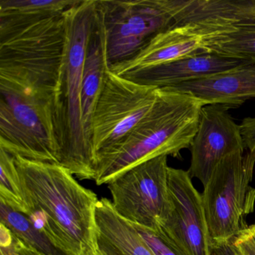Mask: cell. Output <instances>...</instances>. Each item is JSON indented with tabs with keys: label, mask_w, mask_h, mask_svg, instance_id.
<instances>
[{
	"label": "cell",
	"mask_w": 255,
	"mask_h": 255,
	"mask_svg": "<svg viewBox=\"0 0 255 255\" xmlns=\"http://www.w3.org/2000/svg\"><path fill=\"white\" fill-rule=\"evenodd\" d=\"M14 160L30 219L65 250L84 255L95 246L96 194L59 164Z\"/></svg>",
	"instance_id": "obj_1"
},
{
	"label": "cell",
	"mask_w": 255,
	"mask_h": 255,
	"mask_svg": "<svg viewBox=\"0 0 255 255\" xmlns=\"http://www.w3.org/2000/svg\"><path fill=\"white\" fill-rule=\"evenodd\" d=\"M59 91L26 71L0 67V147L13 156L59 164Z\"/></svg>",
	"instance_id": "obj_2"
},
{
	"label": "cell",
	"mask_w": 255,
	"mask_h": 255,
	"mask_svg": "<svg viewBox=\"0 0 255 255\" xmlns=\"http://www.w3.org/2000/svg\"><path fill=\"white\" fill-rule=\"evenodd\" d=\"M203 107L190 95L159 89L153 108L133 130L97 156L96 184H108L127 170L158 156L180 157L196 135Z\"/></svg>",
	"instance_id": "obj_3"
},
{
	"label": "cell",
	"mask_w": 255,
	"mask_h": 255,
	"mask_svg": "<svg viewBox=\"0 0 255 255\" xmlns=\"http://www.w3.org/2000/svg\"><path fill=\"white\" fill-rule=\"evenodd\" d=\"M97 0H80L64 13L66 44L56 114L59 165L80 180H95V159L86 138L82 113V86L86 49Z\"/></svg>",
	"instance_id": "obj_4"
},
{
	"label": "cell",
	"mask_w": 255,
	"mask_h": 255,
	"mask_svg": "<svg viewBox=\"0 0 255 255\" xmlns=\"http://www.w3.org/2000/svg\"><path fill=\"white\" fill-rule=\"evenodd\" d=\"M255 165L249 152L228 155L204 186L201 195L211 249L230 244L249 227L246 219L255 205V189L250 185Z\"/></svg>",
	"instance_id": "obj_5"
},
{
	"label": "cell",
	"mask_w": 255,
	"mask_h": 255,
	"mask_svg": "<svg viewBox=\"0 0 255 255\" xmlns=\"http://www.w3.org/2000/svg\"><path fill=\"white\" fill-rule=\"evenodd\" d=\"M159 89L135 83L109 70L92 119L95 159L123 141L148 114Z\"/></svg>",
	"instance_id": "obj_6"
},
{
	"label": "cell",
	"mask_w": 255,
	"mask_h": 255,
	"mask_svg": "<svg viewBox=\"0 0 255 255\" xmlns=\"http://www.w3.org/2000/svg\"><path fill=\"white\" fill-rule=\"evenodd\" d=\"M168 156L138 164L108 183L112 204L128 222L157 230L170 208Z\"/></svg>",
	"instance_id": "obj_7"
},
{
	"label": "cell",
	"mask_w": 255,
	"mask_h": 255,
	"mask_svg": "<svg viewBox=\"0 0 255 255\" xmlns=\"http://www.w3.org/2000/svg\"><path fill=\"white\" fill-rule=\"evenodd\" d=\"M98 3L110 67L129 60L157 34L175 24L163 0H98Z\"/></svg>",
	"instance_id": "obj_8"
},
{
	"label": "cell",
	"mask_w": 255,
	"mask_h": 255,
	"mask_svg": "<svg viewBox=\"0 0 255 255\" xmlns=\"http://www.w3.org/2000/svg\"><path fill=\"white\" fill-rule=\"evenodd\" d=\"M170 208L160 231L186 255H211L202 195L188 171L168 168Z\"/></svg>",
	"instance_id": "obj_9"
},
{
	"label": "cell",
	"mask_w": 255,
	"mask_h": 255,
	"mask_svg": "<svg viewBox=\"0 0 255 255\" xmlns=\"http://www.w3.org/2000/svg\"><path fill=\"white\" fill-rule=\"evenodd\" d=\"M222 105L201 109L196 135L191 144V165L188 172L205 186L216 165L225 156L244 153L246 146L240 125Z\"/></svg>",
	"instance_id": "obj_10"
},
{
	"label": "cell",
	"mask_w": 255,
	"mask_h": 255,
	"mask_svg": "<svg viewBox=\"0 0 255 255\" xmlns=\"http://www.w3.org/2000/svg\"><path fill=\"white\" fill-rule=\"evenodd\" d=\"M205 28L200 23H175L157 34L135 56L110 67L120 77L178 59L209 53Z\"/></svg>",
	"instance_id": "obj_11"
},
{
	"label": "cell",
	"mask_w": 255,
	"mask_h": 255,
	"mask_svg": "<svg viewBox=\"0 0 255 255\" xmlns=\"http://www.w3.org/2000/svg\"><path fill=\"white\" fill-rule=\"evenodd\" d=\"M162 89L190 95L204 106L238 108L246 101L255 99V64Z\"/></svg>",
	"instance_id": "obj_12"
},
{
	"label": "cell",
	"mask_w": 255,
	"mask_h": 255,
	"mask_svg": "<svg viewBox=\"0 0 255 255\" xmlns=\"http://www.w3.org/2000/svg\"><path fill=\"white\" fill-rule=\"evenodd\" d=\"M246 64L249 63L214 53H204L146 68L124 77L139 84L162 89L219 74Z\"/></svg>",
	"instance_id": "obj_13"
},
{
	"label": "cell",
	"mask_w": 255,
	"mask_h": 255,
	"mask_svg": "<svg viewBox=\"0 0 255 255\" xmlns=\"http://www.w3.org/2000/svg\"><path fill=\"white\" fill-rule=\"evenodd\" d=\"M110 68L105 25L97 0L96 14L88 42L83 66L81 95L83 128L91 147L92 119Z\"/></svg>",
	"instance_id": "obj_14"
},
{
	"label": "cell",
	"mask_w": 255,
	"mask_h": 255,
	"mask_svg": "<svg viewBox=\"0 0 255 255\" xmlns=\"http://www.w3.org/2000/svg\"><path fill=\"white\" fill-rule=\"evenodd\" d=\"M95 246L103 255H156L132 224L121 217L106 198L95 212Z\"/></svg>",
	"instance_id": "obj_15"
},
{
	"label": "cell",
	"mask_w": 255,
	"mask_h": 255,
	"mask_svg": "<svg viewBox=\"0 0 255 255\" xmlns=\"http://www.w3.org/2000/svg\"><path fill=\"white\" fill-rule=\"evenodd\" d=\"M200 24L205 28L209 53L255 64V26Z\"/></svg>",
	"instance_id": "obj_16"
},
{
	"label": "cell",
	"mask_w": 255,
	"mask_h": 255,
	"mask_svg": "<svg viewBox=\"0 0 255 255\" xmlns=\"http://www.w3.org/2000/svg\"><path fill=\"white\" fill-rule=\"evenodd\" d=\"M0 224L41 255H73L59 246L29 215L13 210L0 201Z\"/></svg>",
	"instance_id": "obj_17"
},
{
	"label": "cell",
	"mask_w": 255,
	"mask_h": 255,
	"mask_svg": "<svg viewBox=\"0 0 255 255\" xmlns=\"http://www.w3.org/2000/svg\"><path fill=\"white\" fill-rule=\"evenodd\" d=\"M80 0H0V17L23 20L63 14Z\"/></svg>",
	"instance_id": "obj_18"
},
{
	"label": "cell",
	"mask_w": 255,
	"mask_h": 255,
	"mask_svg": "<svg viewBox=\"0 0 255 255\" xmlns=\"http://www.w3.org/2000/svg\"><path fill=\"white\" fill-rule=\"evenodd\" d=\"M0 201L13 210L29 213L14 156L0 147Z\"/></svg>",
	"instance_id": "obj_19"
},
{
	"label": "cell",
	"mask_w": 255,
	"mask_h": 255,
	"mask_svg": "<svg viewBox=\"0 0 255 255\" xmlns=\"http://www.w3.org/2000/svg\"><path fill=\"white\" fill-rule=\"evenodd\" d=\"M133 225V224H132ZM156 255H186L160 231L133 225Z\"/></svg>",
	"instance_id": "obj_20"
},
{
	"label": "cell",
	"mask_w": 255,
	"mask_h": 255,
	"mask_svg": "<svg viewBox=\"0 0 255 255\" xmlns=\"http://www.w3.org/2000/svg\"><path fill=\"white\" fill-rule=\"evenodd\" d=\"M0 255H41L0 224Z\"/></svg>",
	"instance_id": "obj_21"
},
{
	"label": "cell",
	"mask_w": 255,
	"mask_h": 255,
	"mask_svg": "<svg viewBox=\"0 0 255 255\" xmlns=\"http://www.w3.org/2000/svg\"><path fill=\"white\" fill-rule=\"evenodd\" d=\"M230 245L237 255H255V223L249 225Z\"/></svg>",
	"instance_id": "obj_22"
},
{
	"label": "cell",
	"mask_w": 255,
	"mask_h": 255,
	"mask_svg": "<svg viewBox=\"0 0 255 255\" xmlns=\"http://www.w3.org/2000/svg\"><path fill=\"white\" fill-rule=\"evenodd\" d=\"M240 125L246 148L255 160V118H245Z\"/></svg>",
	"instance_id": "obj_23"
},
{
	"label": "cell",
	"mask_w": 255,
	"mask_h": 255,
	"mask_svg": "<svg viewBox=\"0 0 255 255\" xmlns=\"http://www.w3.org/2000/svg\"><path fill=\"white\" fill-rule=\"evenodd\" d=\"M211 255H237L233 250L231 245L227 244L211 249Z\"/></svg>",
	"instance_id": "obj_24"
},
{
	"label": "cell",
	"mask_w": 255,
	"mask_h": 255,
	"mask_svg": "<svg viewBox=\"0 0 255 255\" xmlns=\"http://www.w3.org/2000/svg\"><path fill=\"white\" fill-rule=\"evenodd\" d=\"M103 255L101 252H99L98 249H97L96 246H94L93 247L90 248V249H88L86 252H85L84 255Z\"/></svg>",
	"instance_id": "obj_25"
}]
</instances>
